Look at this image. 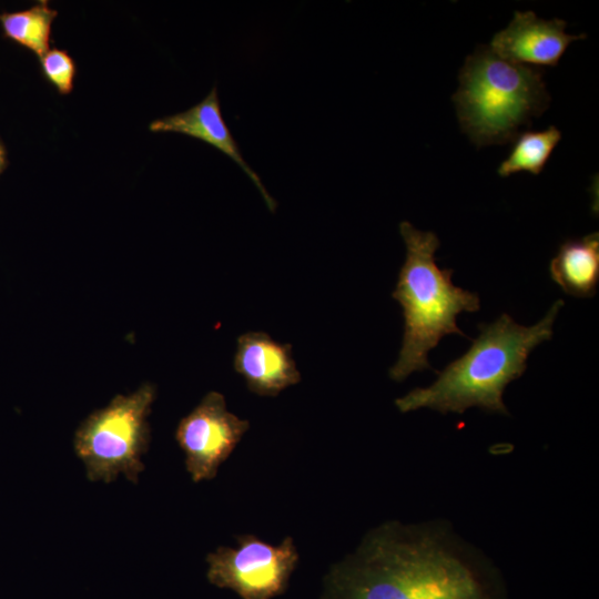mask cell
Returning <instances> with one entry per match:
<instances>
[{"mask_svg": "<svg viewBox=\"0 0 599 599\" xmlns=\"http://www.w3.org/2000/svg\"><path fill=\"white\" fill-rule=\"evenodd\" d=\"M298 561L292 537L276 546L242 535L236 547H219L206 557L209 581L241 599H273L282 595Z\"/></svg>", "mask_w": 599, "mask_h": 599, "instance_id": "8992f818", "label": "cell"}, {"mask_svg": "<svg viewBox=\"0 0 599 599\" xmlns=\"http://www.w3.org/2000/svg\"><path fill=\"white\" fill-rule=\"evenodd\" d=\"M399 232L406 258L392 296L403 309L404 336L398 358L389 368L395 382L430 369L428 353L444 336L467 337L457 326V315L480 308L478 294L454 285V271L436 264L440 243L435 233L417 230L407 221L399 224Z\"/></svg>", "mask_w": 599, "mask_h": 599, "instance_id": "3957f363", "label": "cell"}, {"mask_svg": "<svg viewBox=\"0 0 599 599\" xmlns=\"http://www.w3.org/2000/svg\"><path fill=\"white\" fill-rule=\"evenodd\" d=\"M322 599H506V587L448 524L388 521L333 567Z\"/></svg>", "mask_w": 599, "mask_h": 599, "instance_id": "6da1fadb", "label": "cell"}, {"mask_svg": "<svg viewBox=\"0 0 599 599\" xmlns=\"http://www.w3.org/2000/svg\"><path fill=\"white\" fill-rule=\"evenodd\" d=\"M58 11L47 0L29 9L1 12L0 26L6 39L33 52L39 59L50 49L51 29Z\"/></svg>", "mask_w": 599, "mask_h": 599, "instance_id": "7c38bea8", "label": "cell"}, {"mask_svg": "<svg viewBox=\"0 0 599 599\" xmlns=\"http://www.w3.org/2000/svg\"><path fill=\"white\" fill-rule=\"evenodd\" d=\"M248 420L226 408L224 396L207 393L176 428L175 439L185 455V467L194 483L213 479L244 434Z\"/></svg>", "mask_w": 599, "mask_h": 599, "instance_id": "52a82bcc", "label": "cell"}, {"mask_svg": "<svg viewBox=\"0 0 599 599\" xmlns=\"http://www.w3.org/2000/svg\"><path fill=\"white\" fill-rule=\"evenodd\" d=\"M234 369L258 396L274 397L301 380L292 346L274 341L264 332H248L237 338Z\"/></svg>", "mask_w": 599, "mask_h": 599, "instance_id": "9c48e42d", "label": "cell"}, {"mask_svg": "<svg viewBox=\"0 0 599 599\" xmlns=\"http://www.w3.org/2000/svg\"><path fill=\"white\" fill-rule=\"evenodd\" d=\"M566 27L561 19L545 20L532 11H516L510 23L493 37L489 48L511 62L556 67L571 42L587 37L569 34Z\"/></svg>", "mask_w": 599, "mask_h": 599, "instance_id": "ba28073f", "label": "cell"}, {"mask_svg": "<svg viewBox=\"0 0 599 599\" xmlns=\"http://www.w3.org/2000/svg\"><path fill=\"white\" fill-rule=\"evenodd\" d=\"M461 130L477 146L516 140L549 106L544 70L497 55L480 45L467 57L453 95Z\"/></svg>", "mask_w": 599, "mask_h": 599, "instance_id": "277c9868", "label": "cell"}, {"mask_svg": "<svg viewBox=\"0 0 599 599\" xmlns=\"http://www.w3.org/2000/svg\"><path fill=\"white\" fill-rule=\"evenodd\" d=\"M8 166V153L3 142L0 139V175Z\"/></svg>", "mask_w": 599, "mask_h": 599, "instance_id": "9a60e30c", "label": "cell"}, {"mask_svg": "<svg viewBox=\"0 0 599 599\" xmlns=\"http://www.w3.org/2000/svg\"><path fill=\"white\" fill-rule=\"evenodd\" d=\"M155 387L145 383L130 395H116L90 414L74 435V451L90 481L111 483L123 475L136 484L150 444L148 417Z\"/></svg>", "mask_w": 599, "mask_h": 599, "instance_id": "5b68a950", "label": "cell"}, {"mask_svg": "<svg viewBox=\"0 0 599 599\" xmlns=\"http://www.w3.org/2000/svg\"><path fill=\"white\" fill-rule=\"evenodd\" d=\"M44 79L62 94H70L77 75V63L64 50L51 49L39 59Z\"/></svg>", "mask_w": 599, "mask_h": 599, "instance_id": "5bb4252c", "label": "cell"}, {"mask_svg": "<svg viewBox=\"0 0 599 599\" xmlns=\"http://www.w3.org/2000/svg\"><path fill=\"white\" fill-rule=\"evenodd\" d=\"M151 132H174L201 140L232 159L258 189L268 210L276 209L275 200L268 194L257 174L243 159L238 144L232 135L221 111L217 88L186 111L154 120Z\"/></svg>", "mask_w": 599, "mask_h": 599, "instance_id": "30bf717a", "label": "cell"}, {"mask_svg": "<svg viewBox=\"0 0 599 599\" xmlns=\"http://www.w3.org/2000/svg\"><path fill=\"white\" fill-rule=\"evenodd\" d=\"M560 139L561 132L554 125L544 131L520 133L508 158L500 163L498 174L502 177L521 171L539 174Z\"/></svg>", "mask_w": 599, "mask_h": 599, "instance_id": "4fadbf2b", "label": "cell"}, {"mask_svg": "<svg viewBox=\"0 0 599 599\" xmlns=\"http://www.w3.org/2000/svg\"><path fill=\"white\" fill-rule=\"evenodd\" d=\"M561 290L579 298L592 297L599 282V236L591 233L564 242L549 265Z\"/></svg>", "mask_w": 599, "mask_h": 599, "instance_id": "8fae6325", "label": "cell"}, {"mask_svg": "<svg viewBox=\"0 0 599 599\" xmlns=\"http://www.w3.org/2000/svg\"><path fill=\"white\" fill-rule=\"evenodd\" d=\"M564 301H556L535 325L518 324L508 314L479 324L469 349L449 363L427 387H416L395 400L402 413L430 408L441 414H463L470 407L509 415L502 400L506 386L527 368L530 353L554 334Z\"/></svg>", "mask_w": 599, "mask_h": 599, "instance_id": "7a4b0ae2", "label": "cell"}]
</instances>
